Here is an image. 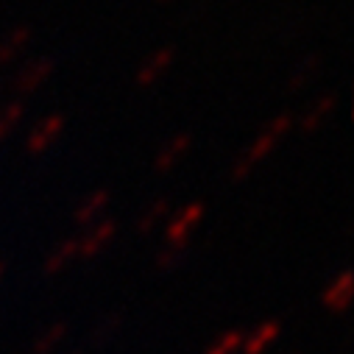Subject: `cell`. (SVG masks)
I'll list each match as a JSON object with an SVG mask.
<instances>
[{
	"mask_svg": "<svg viewBox=\"0 0 354 354\" xmlns=\"http://www.w3.org/2000/svg\"><path fill=\"white\" fill-rule=\"evenodd\" d=\"M290 129H293V115H288V112L277 115L268 126H265V129L251 140V145L237 156V162H234V167H232V182H234V185L245 182L248 176L257 170V165H262L265 159H268V156L282 145V140L290 134Z\"/></svg>",
	"mask_w": 354,
	"mask_h": 354,
	"instance_id": "cell-1",
	"label": "cell"
},
{
	"mask_svg": "<svg viewBox=\"0 0 354 354\" xmlns=\"http://www.w3.org/2000/svg\"><path fill=\"white\" fill-rule=\"evenodd\" d=\"M204 201H190L185 204L182 209H176L173 218H167V229H165V245H173V248H187L193 232L198 229V223L204 221Z\"/></svg>",
	"mask_w": 354,
	"mask_h": 354,
	"instance_id": "cell-2",
	"label": "cell"
},
{
	"mask_svg": "<svg viewBox=\"0 0 354 354\" xmlns=\"http://www.w3.org/2000/svg\"><path fill=\"white\" fill-rule=\"evenodd\" d=\"M118 237V221H98L93 223L90 229H84L78 237H75V245H78V259H93L98 257L101 251L109 248V243Z\"/></svg>",
	"mask_w": 354,
	"mask_h": 354,
	"instance_id": "cell-3",
	"label": "cell"
},
{
	"mask_svg": "<svg viewBox=\"0 0 354 354\" xmlns=\"http://www.w3.org/2000/svg\"><path fill=\"white\" fill-rule=\"evenodd\" d=\"M64 126H67V120H64V115H59V112L42 118V120L28 131V137H26V151H28L31 156H42V153L50 151V148L56 145V140L64 134Z\"/></svg>",
	"mask_w": 354,
	"mask_h": 354,
	"instance_id": "cell-4",
	"label": "cell"
},
{
	"mask_svg": "<svg viewBox=\"0 0 354 354\" xmlns=\"http://www.w3.org/2000/svg\"><path fill=\"white\" fill-rule=\"evenodd\" d=\"M50 73H53V62H50V59H34V62L23 64L20 73L12 78V93H15V98L23 101V98L34 95L39 86L50 78Z\"/></svg>",
	"mask_w": 354,
	"mask_h": 354,
	"instance_id": "cell-5",
	"label": "cell"
},
{
	"mask_svg": "<svg viewBox=\"0 0 354 354\" xmlns=\"http://www.w3.org/2000/svg\"><path fill=\"white\" fill-rule=\"evenodd\" d=\"M173 62H176V48H170V45H165V48H159V50L148 53V56L142 59V64L137 67V75H134L137 86L148 90V86L159 84V81L170 73Z\"/></svg>",
	"mask_w": 354,
	"mask_h": 354,
	"instance_id": "cell-6",
	"label": "cell"
},
{
	"mask_svg": "<svg viewBox=\"0 0 354 354\" xmlns=\"http://www.w3.org/2000/svg\"><path fill=\"white\" fill-rule=\"evenodd\" d=\"M282 335V321L279 318H265L257 326H251L248 332H243V343H240V354H265Z\"/></svg>",
	"mask_w": 354,
	"mask_h": 354,
	"instance_id": "cell-7",
	"label": "cell"
},
{
	"mask_svg": "<svg viewBox=\"0 0 354 354\" xmlns=\"http://www.w3.org/2000/svg\"><path fill=\"white\" fill-rule=\"evenodd\" d=\"M348 301H351V271L343 268V271L335 274L332 282L324 288V293H321V304H324V310L340 315V313H346Z\"/></svg>",
	"mask_w": 354,
	"mask_h": 354,
	"instance_id": "cell-8",
	"label": "cell"
},
{
	"mask_svg": "<svg viewBox=\"0 0 354 354\" xmlns=\"http://www.w3.org/2000/svg\"><path fill=\"white\" fill-rule=\"evenodd\" d=\"M335 109H337V95H332V93L318 95V98L304 109V115H301V120H299V129H301L304 134L321 131V126L335 115Z\"/></svg>",
	"mask_w": 354,
	"mask_h": 354,
	"instance_id": "cell-9",
	"label": "cell"
},
{
	"mask_svg": "<svg viewBox=\"0 0 354 354\" xmlns=\"http://www.w3.org/2000/svg\"><path fill=\"white\" fill-rule=\"evenodd\" d=\"M109 201H112V193H109L106 187L93 190L90 196H86V198L78 204V209H75V215H73L75 226H78V229H90L93 223H98L101 215H104V209L109 207Z\"/></svg>",
	"mask_w": 354,
	"mask_h": 354,
	"instance_id": "cell-10",
	"label": "cell"
},
{
	"mask_svg": "<svg viewBox=\"0 0 354 354\" xmlns=\"http://www.w3.org/2000/svg\"><path fill=\"white\" fill-rule=\"evenodd\" d=\"M190 145H193V137H190L187 131L170 137V140L156 151V156H153V170H156V173H167V170H173L176 165L185 159V153L190 151Z\"/></svg>",
	"mask_w": 354,
	"mask_h": 354,
	"instance_id": "cell-11",
	"label": "cell"
},
{
	"mask_svg": "<svg viewBox=\"0 0 354 354\" xmlns=\"http://www.w3.org/2000/svg\"><path fill=\"white\" fill-rule=\"evenodd\" d=\"M28 42H31V28L28 26H17L9 34H3V39H0V67L17 62L23 56V50L28 48Z\"/></svg>",
	"mask_w": 354,
	"mask_h": 354,
	"instance_id": "cell-12",
	"label": "cell"
},
{
	"mask_svg": "<svg viewBox=\"0 0 354 354\" xmlns=\"http://www.w3.org/2000/svg\"><path fill=\"white\" fill-rule=\"evenodd\" d=\"M75 259H78V245H75V237H70V240H64V243H59V245H53L48 251V257L42 262V271L48 277H56V274H62L67 265L75 262Z\"/></svg>",
	"mask_w": 354,
	"mask_h": 354,
	"instance_id": "cell-13",
	"label": "cell"
},
{
	"mask_svg": "<svg viewBox=\"0 0 354 354\" xmlns=\"http://www.w3.org/2000/svg\"><path fill=\"white\" fill-rule=\"evenodd\" d=\"M167 215H170V201L167 198H156L145 207V212L140 215L137 221V232L140 234H151L159 223H167Z\"/></svg>",
	"mask_w": 354,
	"mask_h": 354,
	"instance_id": "cell-14",
	"label": "cell"
},
{
	"mask_svg": "<svg viewBox=\"0 0 354 354\" xmlns=\"http://www.w3.org/2000/svg\"><path fill=\"white\" fill-rule=\"evenodd\" d=\"M23 118H26V101H20V98H12L3 109H0V142L9 140L20 129Z\"/></svg>",
	"mask_w": 354,
	"mask_h": 354,
	"instance_id": "cell-15",
	"label": "cell"
},
{
	"mask_svg": "<svg viewBox=\"0 0 354 354\" xmlns=\"http://www.w3.org/2000/svg\"><path fill=\"white\" fill-rule=\"evenodd\" d=\"M67 332H70L67 321H53V324H48L45 332H39L37 340H34V354H50V351L67 337Z\"/></svg>",
	"mask_w": 354,
	"mask_h": 354,
	"instance_id": "cell-16",
	"label": "cell"
},
{
	"mask_svg": "<svg viewBox=\"0 0 354 354\" xmlns=\"http://www.w3.org/2000/svg\"><path fill=\"white\" fill-rule=\"evenodd\" d=\"M240 343H243V329H229L218 335L204 354H240Z\"/></svg>",
	"mask_w": 354,
	"mask_h": 354,
	"instance_id": "cell-17",
	"label": "cell"
},
{
	"mask_svg": "<svg viewBox=\"0 0 354 354\" xmlns=\"http://www.w3.org/2000/svg\"><path fill=\"white\" fill-rule=\"evenodd\" d=\"M185 254H187V248H173V245H165V248L156 254V268H159L162 274L176 271V268H179V265L185 262Z\"/></svg>",
	"mask_w": 354,
	"mask_h": 354,
	"instance_id": "cell-18",
	"label": "cell"
},
{
	"mask_svg": "<svg viewBox=\"0 0 354 354\" xmlns=\"http://www.w3.org/2000/svg\"><path fill=\"white\" fill-rule=\"evenodd\" d=\"M120 321H123V318H120L118 313L106 315V318H104V321L95 326V332H93V340H95V343H104V340H109V337H112V335L120 329Z\"/></svg>",
	"mask_w": 354,
	"mask_h": 354,
	"instance_id": "cell-19",
	"label": "cell"
},
{
	"mask_svg": "<svg viewBox=\"0 0 354 354\" xmlns=\"http://www.w3.org/2000/svg\"><path fill=\"white\" fill-rule=\"evenodd\" d=\"M315 67H318V59H315V56L307 59V62H301V67H299L296 75L290 78V90H299V86H301L307 78H313V75H315Z\"/></svg>",
	"mask_w": 354,
	"mask_h": 354,
	"instance_id": "cell-20",
	"label": "cell"
},
{
	"mask_svg": "<svg viewBox=\"0 0 354 354\" xmlns=\"http://www.w3.org/2000/svg\"><path fill=\"white\" fill-rule=\"evenodd\" d=\"M3 277H6V262L0 259V282H3Z\"/></svg>",
	"mask_w": 354,
	"mask_h": 354,
	"instance_id": "cell-21",
	"label": "cell"
},
{
	"mask_svg": "<svg viewBox=\"0 0 354 354\" xmlns=\"http://www.w3.org/2000/svg\"><path fill=\"white\" fill-rule=\"evenodd\" d=\"M156 3H170V0H156Z\"/></svg>",
	"mask_w": 354,
	"mask_h": 354,
	"instance_id": "cell-22",
	"label": "cell"
}]
</instances>
